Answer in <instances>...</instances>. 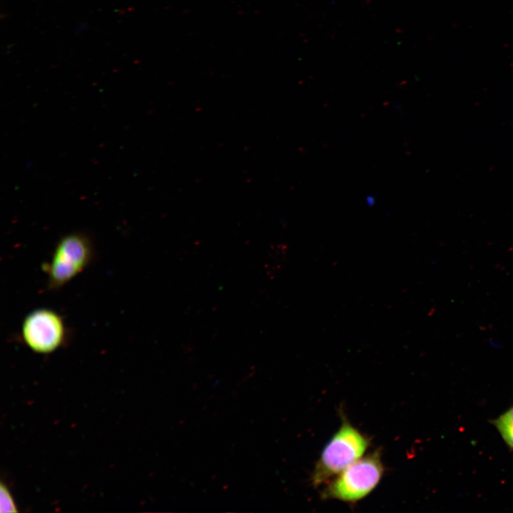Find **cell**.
<instances>
[{"mask_svg": "<svg viewBox=\"0 0 513 513\" xmlns=\"http://www.w3.org/2000/svg\"><path fill=\"white\" fill-rule=\"evenodd\" d=\"M384 472L380 451L375 450L360 458L329 481L321 496L324 499L356 502L377 487Z\"/></svg>", "mask_w": 513, "mask_h": 513, "instance_id": "7a4b0ae2", "label": "cell"}, {"mask_svg": "<svg viewBox=\"0 0 513 513\" xmlns=\"http://www.w3.org/2000/svg\"><path fill=\"white\" fill-rule=\"evenodd\" d=\"M24 343L37 353H51L63 346L67 330L62 316L56 311L40 308L26 316L21 325Z\"/></svg>", "mask_w": 513, "mask_h": 513, "instance_id": "277c9868", "label": "cell"}, {"mask_svg": "<svg viewBox=\"0 0 513 513\" xmlns=\"http://www.w3.org/2000/svg\"><path fill=\"white\" fill-rule=\"evenodd\" d=\"M370 439L343 417L341 425L324 447L311 475L315 487L326 483L362 457Z\"/></svg>", "mask_w": 513, "mask_h": 513, "instance_id": "6da1fadb", "label": "cell"}, {"mask_svg": "<svg viewBox=\"0 0 513 513\" xmlns=\"http://www.w3.org/2000/svg\"><path fill=\"white\" fill-rule=\"evenodd\" d=\"M16 506L8 488L1 484V512H16Z\"/></svg>", "mask_w": 513, "mask_h": 513, "instance_id": "8992f818", "label": "cell"}, {"mask_svg": "<svg viewBox=\"0 0 513 513\" xmlns=\"http://www.w3.org/2000/svg\"><path fill=\"white\" fill-rule=\"evenodd\" d=\"M94 257L91 239L86 234L74 232L57 243L50 261L43 269L48 276V287L56 290L83 271Z\"/></svg>", "mask_w": 513, "mask_h": 513, "instance_id": "3957f363", "label": "cell"}, {"mask_svg": "<svg viewBox=\"0 0 513 513\" xmlns=\"http://www.w3.org/2000/svg\"><path fill=\"white\" fill-rule=\"evenodd\" d=\"M492 423L508 446L513 449V407Z\"/></svg>", "mask_w": 513, "mask_h": 513, "instance_id": "5b68a950", "label": "cell"}]
</instances>
